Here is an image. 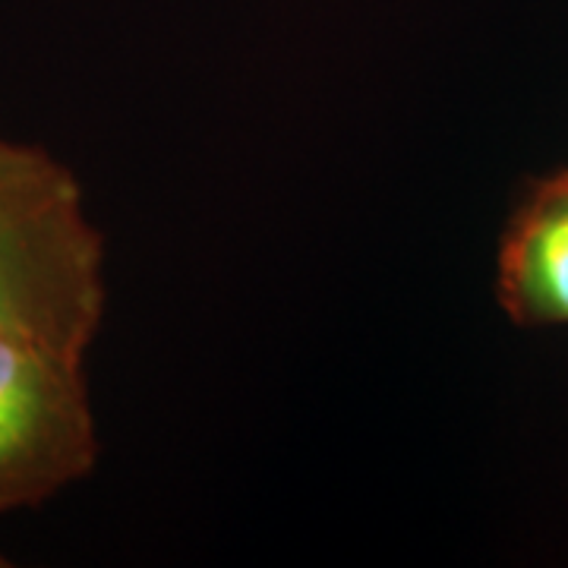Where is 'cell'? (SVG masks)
Segmentation results:
<instances>
[{
	"mask_svg": "<svg viewBox=\"0 0 568 568\" xmlns=\"http://www.w3.org/2000/svg\"><path fill=\"white\" fill-rule=\"evenodd\" d=\"M82 361L0 335V515L44 506L99 465Z\"/></svg>",
	"mask_w": 568,
	"mask_h": 568,
	"instance_id": "obj_2",
	"label": "cell"
},
{
	"mask_svg": "<svg viewBox=\"0 0 568 568\" xmlns=\"http://www.w3.org/2000/svg\"><path fill=\"white\" fill-rule=\"evenodd\" d=\"M499 306L525 328H568V168L530 183L496 260Z\"/></svg>",
	"mask_w": 568,
	"mask_h": 568,
	"instance_id": "obj_3",
	"label": "cell"
},
{
	"mask_svg": "<svg viewBox=\"0 0 568 568\" xmlns=\"http://www.w3.org/2000/svg\"><path fill=\"white\" fill-rule=\"evenodd\" d=\"M104 304V241L77 174L0 136V335L85 357Z\"/></svg>",
	"mask_w": 568,
	"mask_h": 568,
	"instance_id": "obj_1",
	"label": "cell"
}]
</instances>
